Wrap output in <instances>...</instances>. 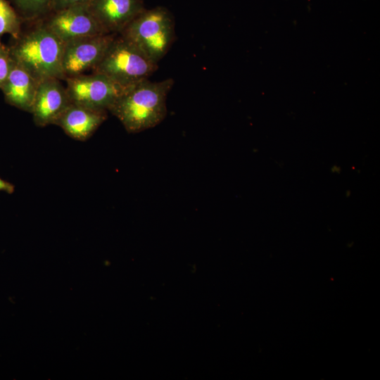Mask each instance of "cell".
<instances>
[{"label": "cell", "instance_id": "cell-1", "mask_svg": "<svg viewBox=\"0 0 380 380\" xmlns=\"http://www.w3.org/2000/svg\"><path fill=\"white\" fill-rule=\"evenodd\" d=\"M174 84L172 78L159 82L144 80L127 87L108 108L129 133L156 127L167 115L166 99Z\"/></svg>", "mask_w": 380, "mask_h": 380}, {"label": "cell", "instance_id": "cell-2", "mask_svg": "<svg viewBox=\"0 0 380 380\" xmlns=\"http://www.w3.org/2000/svg\"><path fill=\"white\" fill-rule=\"evenodd\" d=\"M14 39L8 46L13 59L39 82L47 78L65 80L62 69L64 43L41 19Z\"/></svg>", "mask_w": 380, "mask_h": 380}, {"label": "cell", "instance_id": "cell-3", "mask_svg": "<svg viewBox=\"0 0 380 380\" xmlns=\"http://www.w3.org/2000/svg\"><path fill=\"white\" fill-rule=\"evenodd\" d=\"M119 34L158 63L175 42L174 17L163 6L145 8Z\"/></svg>", "mask_w": 380, "mask_h": 380}, {"label": "cell", "instance_id": "cell-4", "mask_svg": "<svg viewBox=\"0 0 380 380\" xmlns=\"http://www.w3.org/2000/svg\"><path fill=\"white\" fill-rule=\"evenodd\" d=\"M157 69L158 63L117 34L92 72L104 75L127 87L148 79Z\"/></svg>", "mask_w": 380, "mask_h": 380}, {"label": "cell", "instance_id": "cell-5", "mask_svg": "<svg viewBox=\"0 0 380 380\" xmlns=\"http://www.w3.org/2000/svg\"><path fill=\"white\" fill-rule=\"evenodd\" d=\"M66 91L72 103L108 110L115 99L129 87H123L104 75L92 72L65 79Z\"/></svg>", "mask_w": 380, "mask_h": 380}, {"label": "cell", "instance_id": "cell-6", "mask_svg": "<svg viewBox=\"0 0 380 380\" xmlns=\"http://www.w3.org/2000/svg\"><path fill=\"white\" fill-rule=\"evenodd\" d=\"M116 34H100L64 43L62 69L64 78L93 70L107 51Z\"/></svg>", "mask_w": 380, "mask_h": 380}, {"label": "cell", "instance_id": "cell-7", "mask_svg": "<svg viewBox=\"0 0 380 380\" xmlns=\"http://www.w3.org/2000/svg\"><path fill=\"white\" fill-rule=\"evenodd\" d=\"M41 20L63 43L87 36L106 34L86 4L50 12Z\"/></svg>", "mask_w": 380, "mask_h": 380}, {"label": "cell", "instance_id": "cell-8", "mask_svg": "<svg viewBox=\"0 0 380 380\" xmlns=\"http://www.w3.org/2000/svg\"><path fill=\"white\" fill-rule=\"evenodd\" d=\"M86 5L106 34H119L145 9L143 0H89Z\"/></svg>", "mask_w": 380, "mask_h": 380}, {"label": "cell", "instance_id": "cell-9", "mask_svg": "<svg viewBox=\"0 0 380 380\" xmlns=\"http://www.w3.org/2000/svg\"><path fill=\"white\" fill-rule=\"evenodd\" d=\"M60 79L47 78L40 81L30 113L36 125H54L71 103L66 88Z\"/></svg>", "mask_w": 380, "mask_h": 380}, {"label": "cell", "instance_id": "cell-10", "mask_svg": "<svg viewBox=\"0 0 380 380\" xmlns=\"http://www.w3.org/2000/svg\"><path fill=\"white\" fill-rule=\"evenodd\" d=\"M107 118V110H96L70 103L54 125L61 127L70 137L86 141Z\"/></svg>", "mask_w": 380, "mask_h": 380}, {"label": "cell", "instance_id": "cell-11", "mask_svg": "<svg viewBox=\"0 0 380 380\" xmlns=\"http://www.w3.org/2000/svg\"><path fill=\"white\" fill-rule=\"evenodd\" d=\"M39 82L14 61L8 76L0 89L8 103L30 113Z\"/></svg>", "mask_w": 380, "mask_h": 380}, {"label": "cell", "instance_id": "cell-12", "mask_svg": "<svg viewBox=\"0 0 380 380\" xmlns=\"http://www.w3.org/2000/svg\"><path fill=\"white\" fill-rule=\"evenodd\" d=\"M24 20L35 21L50 13V0H8Z\"/></svg>", "mask_w": 380, "mask_h": 380}, {"label": "cell", "instance_id": "cell-13", "mask_svg": "<svg viewBox=\"0 0 380 380\" xmlns=\"http://www.w3.org/2000/svg\"><path fill=\"white\" fill-rule=\"evenodd\" d=\"M24 20L8 0H0V37L4 34L17 38L22 32Z\"/></svg>", "mask_w": 380, "mask_h": 380}, {"label": "cell", "instance_id": "cell-14", "mask_svg": "<svg viewBox=\"0 0 380 380\" xmlns=\"http://www.w3.org/2000/svg\"><path fill=\"white\" fill-rule=\"evenodd\" d=\"M13 63L9 47L0 42V88L8 76Z\"/></svg>", "mask_w": 380, "mask_h": 380}, {"label": "cell", "instance_id": "cell-15", "mask_svg": "<svg viewBox=\"0 0 380 380\" xmlns=\"http://www.w3.org/2000/svg\"><path fill=\"white\" fill-rule=\"evenodd\" d=\"M89 0H50V12L61 11L75 6L86 4Z\"/></svg>", "mask_w": 380, "mask_h": 380}, {"label": "cell", "instance_id": "cell-16", "mask_svg": "<svg viewBox=\"0 0 380 380\" xmlns=\"http://www.w3.org/2000/svg\"><path fill=\"white\" fill-rule=\"evenodd\" d=\"M15 186L13 184L8 182L0 177V191H5L8 194H13Z\"/></svg>", "mask_w": 380, "mask_h": 380}]
</instances>
